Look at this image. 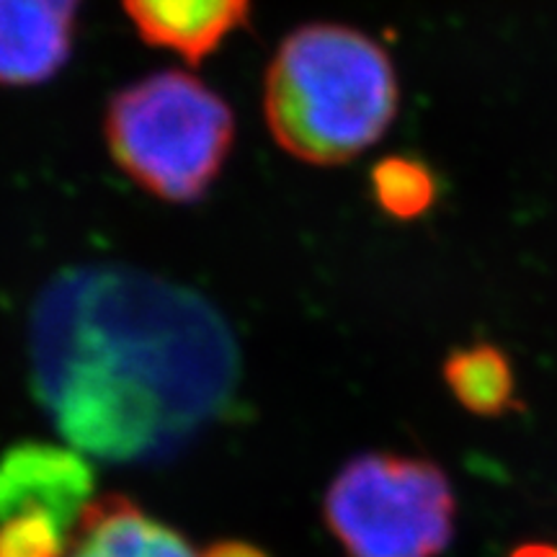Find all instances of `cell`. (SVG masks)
<instances>
[{"label":"cell","instance_id":"11","mask_svg":"<svg viewBox=\"0 0 557 557\" xmlns=\"http://www.w3.org/2000/svg\"><path fill=\"white\" fill-rule=\"evenodd\" d=\"M70 532L47 513L0 521V557H65Z\"/></svg>","mask_w":557,"mask_h":557},{"label":"cell","instance_id":"10","mask_svg":"<svg viewBox=\"0 0 557 557\" xmlns=\"http://www.w3.org/2000/svg\"><path fill=\"white\" fill-rule=\"evenodd\" d=\"M372 199L387 218L410 222L423 218L436 201V176L413 156H387L369 173Z\"/></svg>","mask_w":557,"mask_h":557},{"label":"cell","instance_id":"2","mask_svg":"<svg viewBox=\"0 0 557 557\" xmlns=\"http://www.w3.org/2000/svg\"><path fill=\"white\" fill-rule=\"evenodd\" d=\"M400 107L393 58L344 24H305L282 39L263 78L274 143L308 165H344L385 137Z\"/></svg>","mask_w":557,"mask_h":557},{"label":"cell","instance_id":"4","mask_svg":"<svg viewBox=\"0 0 557 557\" xmlns=\"http://www.w3.org/2000/svg\"><path fill=\"white\" fill-rule=\"evenodd\" d=\"M323 511L348 557H438L455 534L457 500L429 459L361 455L333 478Z\"/></svg>","mask_w":557,"mask_h":557},{"label":"cell","instance_id":"12","mask_svg":"<svg viewBox=\"0 0 557 557\" xmlns=\"http://www.w3.org/2000/svg\"><path fill=\"white\" fill-rule=\"evenodd\" d=\"M201 557H269L261 547L248 545V542H238V540H227V542H218L207 549Z\"/></svg>","mask_w":557,"mask_h":557},{"label":"cell","instance_id":"9","mask_svg":"<svg viewBox=\"0 0 557 557\" xmlns=\"http://www.w3.org/2000/svg\"><path fill=\"white\" fill-rule=\"evenodd\" d=\"M444 380L459 406L480 418H498L521 408L511 361L498 346L457 348L444 361Z\"/></svg>","mask_w":557,"mask_h":557},{"label":"cell","instance_id":"13","mask_svg":"<svg viewBox=\"0 0 557 557\" xmlns=\"http://www.w3.org/2000/svg\"><path fill=\"white\" fill-rule=\"evenodd\" d=\"M511 557H557V547L542 545V542H527V545L513 549Z\"/></svg>","mask_w":557,"mask_h":557},{"label":"cell","instance_id":"7","mask_svg":"<svg viewBox=\"0 0 557 557\" xmlns=\"http://www.w3.org/2000/svg\"><path fill=\"white\" fill-rule=\"evenodd\" d=\"M139 39L199 65L250 21V0H122Z\"/></svg>","mask_w":557,"mask_h":557},{"label":"cell","instance_id":"1","mask_svg":"<svg viewBox=\"0 0 557 557\" xmlns=\"http://www.w3.org/2000/svg\"><path fill=\"white\" fill-rule=\"evenodd\" d=\"M34 393L107 462L169 459L227 410L240 357L197 292L127 267L60 271L29 323Z\"/></svg>","mask_w":557,"mask_h":557},{"label":"cell","instance_id":"3","mask_svg":"<svg viewBox=\"0 0 557 557\" xmlns=\"http://www.w3.org/2000/svg\"><path fill=\"white\" fill-rule=\"evenodd\" d=\"M103 137L132 184L171 205H194L233 152L235 114L205 81L160 70L111 96Z\"/></svg>","mask_w":557,"mask_h":557},{"label":"cell","instance_id":"8","mask_svg":"<svg viewBox=\"0 0 557 557\" xmlns=\"http://www.w3.org/2000/svg\"><path fill=\"white\" fill-rule=\"evenodd\" d=\"M73 537L67 557H197L176 529L120 493L90 500Z\"/></svg>","mask_w":557,"mask_h":557},{"label":"cell","instance_id":"5","mask_svg":"<svg viewBox=\"0 0 557 557\" xmlns=\"http://www.w3.org/2000/svg\"><path fill=\"white\" fill-rule=\"evenodd\" d=\"M94 468L75 449L18 442L0 455V521L47 513L67 532L78 527L94 496Z\"/></svg>","mask_w":557,"mask_h":557},{"label":"cell","instance_id":"6","mask_svg":"<svg viewBox=\"0 0 557 557\" xmlns=\"http://www.w3.org/2000/svg\"><path fill=\"white\" fill-rule=\"evenodd\" d=\"M83 0H0V86L34 88L73 58Z\"/></svg>","mask_w":557,"mask_h":557}]
</instances>
